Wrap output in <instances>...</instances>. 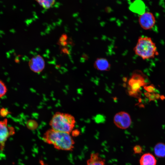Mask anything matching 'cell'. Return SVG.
Wrapping results in <instances>:
<instances>
[{
	"mask_svg": "<svg viewBox=\"0 0 165 165\" xmlns=\"http://www.w3.org/2000/svg\"><path fill=\"white\" fill-rule=\"evenodd\" d=\"M144 94L145 96H146V97L148 98L149 97H150V96L151 94L150 93L148 92L145 93H144Z\"/></svg>",
	"mask_w": 165,
	"mask_h": 165,
	"instance_id": "cell-23",
	"label": "cell"
},
{
	"mask_svg": "<svg viewBox=\"0 0 165 165\" xmlns=\"http://www.w3.org/2000/svg\"><path fill=\"white\" fill-rule=\"evenodd\" d=\"M37 1L40 5L44 8L47 9L52 7L55 3V1L53 0H37Z\"/></svg>",
	"mask_w": 165,
	"mask_h": 165,
	"instance_id": "cell-14",
	"label": "cell"
},
{
	"mask_svg": "<svg viewBox=\"0 0 165 165\" xmlns=\"http://www.w3.org/2000/svg\"><path fill=\"white\" fill-rule=\"evenodd\" d=\"M113 121L115 125L122 129L128 128L131 123V119L130 115L124 111L117 113L114 116Z\"/></svg>",
	"mask_w": 165,
	"mask_h": 165,
	"instance_id": "cell-6",
	"label": "cell"
},
{
	"mask_svg": "<svg viewBox=\"0 0 165 165\" xmlns=\"http://www.w3.org/2000/svg\"><path fill=\"white\" fill-rule=\"evenodd\" d=\"M10 112L6 109L2 108L0 110V115L2 117L6 116Z\"/></svg>",
	"mask_w": 165,
	"mask_h": 165,
	"instance_id": "cell-18",
	"label": "cell"
},
{
	"mask_svg": "<svg viewBox=\"0 0 165 165\" xmlns=\"http://www.w3.org/2000/svg\"><path fill=\"white\" fill-rule=\"evenodd\" d=\"M155 156L159 158L165 157V144L162 142H159L155 146L154 148Z\"/></svg>",
	"mask_w": 165,
	"mask_h": 165,
	"instance_id": "cell-13",
	"label": "cell"
},
{
	"mask_svg": "<svg viewBox=\"0 0 165 165\" xmlns=\"http://www.w3.org/2000/svg\"><path fill=\"white\" fill-rule=\"evenodd\" d=\"M140 165H156L157 160L152 153L148 152L143 154L139 160Z\"/></svg>",
	"mask_w": 165,
	"mask_h": 165,
	"instance_id": "cell-10",
	"label": "cell"
},
{
	"mask_svg": "<svg viewBox=\"0 0 165 165\" xmlns=\"http://www.w3.org/2000/svg\"><path fill=\"white\" fill-rule=\"evenodd\" d=\"M149 101H154L155 100L156 98L155 96V94L153 93L151 94L150 96L149 97Z\"/></svg>",
	"mask_w": 165,
	"mask_h": 165,
	"instance_id": "cell-21",
	"label": "cell"
},
{
	"mask_svg": "<svg viewBox=\"0 0 165 165\" xmlns=\"http://www.w3.org/2000/svg\"><path fill=\"white\" fill-rule=\"evenodd\" d=\"M67 37L65 35H62L60 38V41L61 42H64V41L66 39Z\"/></svg>",
	"mask_w": 165,
	"mask_h": 165,
	"instance_id": "cell-22",
	"label": "cell"
},
{
	"mask_svg": "<svg viewBox=\"0 0 165 165\" xmlns=\"http://www.w3.org/2000/svg\"><path fill=\"white\" fill-rule=\"evenodd\" d=\"M7 122L6 119L0 121V150L1 151L4 149L9 138L15 133L14 128L8 126Z\"/></svg>",
	"mask_w": 165,
	"mask_h": 165,
	"instance_id": "cell-5",
	"label": "cell"
},
{
	"mask_svg": "<svg viewBox=\"0 0 165 165\" xmlns=\"http://www.w3.org/2000/svg\"><path fill=\"white\" fill-rule=\"evenodd\" d=\"M72 134L73 136H77L79 134V131L77 129L72 130Z\"/></svg>",
	"mask_w": 165,
	"mask_h": 165,
	"instance_id": "cell-20",
	"label": "cell"
},
{
	"mask_svg": "<svg viewBox=\"0 0 165 165\" xmlns=\"http://www.w3.org/2000/svg\"><path fill=\"white\" fill-rule=\"evenodd\" d=\"M144 88L145 90L149 93H152L155 90V86L153 84L148 86H144Z\"/></svg>",
	"mask_w": 165,
	"mask_h": 165,
	"instance_id": "cell-17",
	"label": "cell"
},
{
	"mask_svg": "<svg viewBox=\"0 0 165 165\" xmlns=\"http://www.w3.org/2000/svg\"><path fill=\"white\" fill-rule=\"evenodd\" d=\"M26 125L29 129L33 130L37 128L38 126V124L35 121L30 120L28 121L26 123Z\"/></svg>",
	"mask_w": 165,
	"mask_h": 165,
	"instance_id": "cell-15",
	"label": "cell"
},
{
	"mask_svg": "<svg viewBox=\"0 0 165 165\" xmlns=\"http://www.w3.org/2000/svg\"><path fill=\"white\" fill-rule=\"evenodd\" d=\"M94 67L99 71H108L111 68V64L106 58H98L95 61Z\"/></svg>",
	"mask_w": 165,
	"mask_h": 165,
	"instance_id": "cell-9",
	"label": "cell"
},
{
	"mask_svg": "<svg viewBox=\"0 0 165 165\" xmlns=\"http://www.w3.org/2000/svg\"><path fill=\"white\" fill-rule=\"evenodd\" d=\"M150 82L148 77L139 70L134 71L128 81L129 94L137 97L140 95V88L146 86Z\"/></svg>",
	"mask_w": 165,
	"mask_h": 165,
	"instance_id": "cell-4",
	"label": "cell"
},
{
	"mask_svg": "<svg viewBox=\"0 0 165 165\" xmlns=\"http://www.w3.org/2000/svg\"><path fill=\"white\" fill-rule=\"evenodd\" d=\"M138 21L141 27L145 30L151 29L156 23V19L153 14L149 12H145L140 15Z\"/></svg>",
	"mask_w": 165,
	"mask_h": 165,
	"instance_id": "cell-7",
	"label": "cell"
},
{
	"mask_svg": "<svg viewBox=\"0 0 165 165\" xmlns=\"http://www.w3.org/2000/svg\"><path fill=\"white\" fill-rule=\"evenodd\" d=\"M42 139L45 142L53 145L58 150L72 151L74 148L75 141L70 133L51 129L45 133Z\"/></svg>",
	"mask_w": 165,
	"mask_h": 165,
	"instance_id": "cell-1",
	"label": "cell"
},
{
	"mask_svg": "<svg viewBox=\"0 0 165 165\" xmlns=\"http://www.w3.org/2000/svg\"><path fill=\"white\" fill-rule=\"evenodd\" d=\"M7 88L3 82L0 81V98L2 97L6 94Z\"/></svg>",
	"mask_w": 165,
	"mask_h": 165,
	"instance_id": "cell-16",
	"label": "cell"
},
{
	"mask_svg": "<svg viewBox=\"0 0 165 165\" xmlns=\"http://www.w3.org/2000/svg\"><path fill=\"white\" fill-rule=\"evenodd\" d=\"M75 120L72 115L57 112L53 116L50 122L51 129L56 131L70 133L75 126Z\"/></svg>",
	"mask_w": 165,
	"mask_h": 165,
	"instance_id": "cell-2",
	"label": "cell"
},
{
	"mask_svg": "<svg viewBox=\"0 0 165 165\" xmlns=\"http://www.w3.org/2000/svg\"><path fill=\"white\" fill-rule=\"evenodd\" d=\"M28 65L31 71L35 73H39L44 68L45 61L42 56L39 55H37L30 59L28 63Z\"/></svg>",
	"mask_w": 165,
	"mask_h": 165,
	"instance_id": "cell-8",
	"label": "cell"
},
{
	"mask_svg": "<svg viewBox=\"0 0 165 165\" xmlns=\"http://www.w3.org/2000/svg\"><path fill=\"white\" fill-rule=\"evenodd\" d=\"M133 150L136 154H139L142 151V148L139 145H136L133 148Z\"/></svg>",
	"mask_w": 165,
	"mask_h": 165,
	"instance_id": "cell-19",
	"label": "cell"
},
{
	"mask_svg": "<svg viewBox=\"0 0 165 165\" xmlns=\"http://www.w3.org/2000/svg\"><path fill=\"white\" fill-rule=\"evenodd\" d=\"M134 51L143 60L152 58L159 54L155 43L151 38L145 36L138 38Z\"/></svg>",
	"mask_w": 165,
	"mask_h": 165,
	"instance_id": "cell-3",
	"label": "cell"
},
{
	"mask_svg": "<svg viewBox=\"0 0 165 165\" xmlns=\"http://www.w3.org/2000/svg\"><path fill=\"white\" fill-rule=\"evenodd\" d=\"M87 165H106L105 160L98 153H92L87 161Z\"/></svg>",
	"mask_w": 165,
	"mask_h": 165,
	"instance_id": "cell-11",
	"label": "cell"
},
{
	"mask_svg": "<svg viewBox=\"0 0 165 165\" xmlns=\"http://www.w3.org/2000/svg\"><path fill=\"white\" fill-rule=\"evenodd\" d=\"M130 9L132 11L139 14L140 15L145 12V5L141 1L137 0L133 2L130 5Z\"/></svg>",
	"mask_w": 165,
	"mask_h": 165,
	"instance_id": "cell-12",
	"label": "cell"
},
{
	"mask_svg": "<svg viewBox=\"0 0 165 165\" xmlns=\"http://www.w3.org/2000/svg\"><path fill=\"white\" fill-rule=\"evenodd\" d=\"M155 96L156 99H159L160 98V95L158 94H155Z\"/></svg>",
	"mask_w": 165,
	"mask_h": 165,
	"instance_id": "cell-24",
	"label": "cell"
},
{
	"mask_svg": "<svg viewBox=\"0 0 165 165\" xmlns=\"http://www.w3.org/2000/svg\"><path fill=\"white\" fill-rule=\"evenodd\" d=\"M160 98L162 100H163L165 98V97L163 96H160Z\"/></svg>",
	"mask_w": 165,
	"mask_h": 165,
	"instance_id": "cell-25",
	"label": "cell"
}]
</instances>
